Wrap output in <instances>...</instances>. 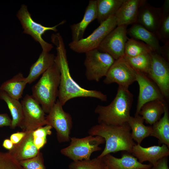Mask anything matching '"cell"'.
I'll use <instances>...</instances> for the list:
<instances>
[{"label":"cell","instance_id":"cell-19","mask_svg":"<svg viewBox=\"0 0 169 169\" xmlns=\"http://www.w3.org/2000/svg\"><path fill=\"white\" fill-rule=\"evenodd\" d=\"M40 151L35 145L32 132L27 133L18 143L14 145L13 148L7 151L18 161L32 158Z\"/></svg>","mask_w":169,"mask_h":169},{"label":"cell","instance_id":"cell-7","mask_svg":"<svg viewBox=\"0 0 169 169\" xmlns=\"http://www.w3.org/2000/svg\"><path fill=\"white\" fill-rule=\"evenodd\" d=\"M16 16L23 29V33L31 36L36 41L39 43L42 49V51L46 52H49L53 46L52 44L49 43L43 39L42 35L49 30L57 32V28L66 22L65 20H63L57 25L52 27L44 26L33 20L28 10L27 6L23 4L21 5Z\"/></svg>","mask_w":169,"mask_h":169},{"label":"cell","instance_id":"cell-27","mask_svg":"<svg viewBox=\"0 0 169 169\" xmlns=\"http://www.w3.org/2000/svg\"><path fill=\"white\" fill-rule=\"evenodd\" d=\"M142 116L138 115L131 116L127 122L132 131L131 137L138 144L140 145L145 138L150 136L152 131V126H146Z\"/></svg>","mask_w":169,"mask_h":169},{"label":"cell","instance_id":"cell-5","mask_svg":"<svg viewBox=\"0 0 169 169\" xmlns=\"http://www.w3.org/2000/svg\"><path fill=\"white\" fill-rule=\"evenodd\" d=\"M70 141L69 145L60 151L73 161L90 160L91 154L101 151V148L99 146L105 142L104 139L100 136L90 135L82 138L70 137Z\"/></svg>","mask_w":169,"mask_h":169},{"label":"cell","instance_id":"cell-2","mask_svg":"<svg viewBox=\"0 0 169 169\" xmlns=\"http://www.w3.org/2000/svg\"><path fill=\"white\" fill-rule=\"evenodd\" d=\"M131 128L127 122L119 125L99 124L88 130L89 135L103 138L105 145L101 153L97 157L102 158L111 153L125 151L131 153L136 144L131 136Z\"/></svg>","mask_w":169,"mask_h":169},{"label":"cell","instance_id":"cell-15","mask_svg":"<svg viewBox=\"0 0 169 169\" xmlns=\"http://www.w3.org/2000/svg\"><path fill=\"white\" fill-rule=\"evenodd\" d=\"M161 18L160 8L153 7L144 0L139 9L137 23L156 34Z\"/></svg>","mask_w":169,"mask_h":169},{"label":"cell","instance_id":"cell-11","mask_svg":"<svg viewBox=\"0 0 169 169\" xmlns=\"http://www.w3.org/2000/svg\"><path fill=\"white\" fill-rule=\"evenodd\" d=\"M151 64L147 76L157 85L165 99L169 97V65L161 56L153 51L150 52Z\"/></svg>","mask_w":169,"mask_h":169},{"label":"cell","instance_id":"cell-31","mask_svg":"<svg viewBox=\"0 0 169 169\" xmlns=\"http://www.w3.org/2000/svg\"><path fill=\"white\" fill-rule=\"evenodd\" d=\"M152 51V49L143 42L128 38L125 44L124 56L134 57Z\"/></svg>","mask_w":169,"mask_h":169},{"label":"cell","instance_id":"cell-39","mask_svg":"<svg viewBox=\"0 0 169 169\" xmlns=\"http://www.w3.org/2000/svg\"><path fill=\"white\" fill-rule=\"evenodd\" d=\"M12 119L7 113L0 114V127L11 125Z\"/></svg>","mask_w":169,"mask_h":169},{"label":"cell","instance_id":"cell-23","mask_svg":"<svg viewBox=\"0 0 169 169\" xmlns=\"http://www.w3.org/2000/svg\"><path fill=\"white\" fill-rule=\"evenodd\" d=\"M27 83L21 72H19L12 78L3 82L0 90L4 91L11 97L19 100L23 95Z\"/></svg>","mask_w":169,"mask_h":169},{"label":"cell","instance_id":"cell-33","mask_svg":"<svg viewBox=\"0 0 169 169\" xmlns=\"http://www.w3.org/2000/svg\"><path fill=\"white\" fill-rule=\"evenodd\" d=\"M53 128L49 125L40 126L32 131L34 143L38 149L43 147L47 142V137L52 134Z\"/></svg>","mask_w":169,"mask_h":169},{"label":"cell","instance_id":"cell-22","mask_svg":"<svg viewBox=\"0 0 169 169\" xmlns=\"http://www.w3.org/2000/svg\"><path fill=\"white\" fill-rule=\"evenodd\" d=\"M55 56L49 52L42 51L37 60L31 66L29 74L25 77L27 84L35 81L54 63Z\"/></svg>","mask_w":169,"mask_h":169},{"label":"cell","instance_id":"cell-28","mask_svg":"<svg viewBox=\"0 0 169 169\" xmlns=\"http://www.w3.org/2000/svg\"><path fill=\"white\" fill-rule=\"evenodd\" d=\"M125 0H97V20L100 24L115 15Z\"/></svg>","mask_w":169,"mask_h":169},{"label":"cell","instance_id":"cell-29","mask_svg":"<svg viewBox=\"0 0 169 169\" xmlns=\"http://www.w3.org/2000/svg\"><path fill=\"white\" fill-rule=\"evenodd\" d=\"M160 9L161 18L156 35L165 44L169 42V0H165Z\"/></svg>","mask_w":169,"mask_h":169},{"label":"cell","instance_id":"cell-13","mask_svg":"<svg viewBox=\"0 0 169 169\" xmlns=\"http://www.w3.org/2000/svg\"><path fill=\"white\" fill-rule=\"evenodd\" d=\"M127 26H117L101 42L98 49L108 54L115 60L124 56L127 36Z\"/></svg>","mask_w":169,"mask_h":169},{"label":"cell","instance_id":"cell-18","mask_svg":"<svg viewBox=\"0 0 169 169\" xmlns=\"http://www.w3.org/2000/svg\"><path fill=\"white\" fill-rule=\"evenodd\" d=\"M144 0H125L115 14L117 26L137 23L139 8Z\"/></svg>","mask_w":169,"mask_h":169},{"label":"cell","instance_id":"cell-32","mask_svg":"<svg viewBox=\"0 0 169 169\" xmlns=\"http://www.w3.org/2000/svg\"><path fill=\"white\" fill-rule=\"evenodd\" d=\"M69 169H108L102 158L95 157L89 160L73 161L69 166Z\"/></svg>","mask_w":169,"mask_h":169},{"label":"cell","instance_id":"cell-1","mask_svg":"<svg viewBox=\"0 0 169 169\" xmlns=\"http://www.w3.org/2000/svg\"><path fill=\"white\" fill-rule=\"evenodd\" d=\"M51 38L52 42L56 47L57 55L54 62L60 72L58 100L61 105L63 106L68 100L77 97L93 98L102 101H106L107 96L106 95L99 91L84 89L74 80L70 74L66 50L61 36L59 33L53 34Z\"/></svg>","mask_w":169,"mask_h":169},{"label":"cell","instance_id":"cell-14","mask_svg":"<svg viewBox=\"0 0 169 169\" xmlns=\"http://www.w3.org/2000/svg\"><path fill=\"white\" fill-rule=\"evenodd\" d=\"M136 81L139 85V92L135 115H138L142 107L148 102L155 100L165 101L157 85L146 75L136 71Z\"/></svg>","mask_w":169,"mask_h":169},{"label":"cell","instance_id":"cell-17","mask_svg":"<svg viewBox=\"0 0 169 169\" xmlns=\"http://www.w3.org/2000/svg\"><path fill=\"white\" fill-rule=\"evenodd\" d=\"M102 158L108 169H148L152 166L151 164L140 163L134 156L127 152L122 154L120 158L110 154Z\"/></svg>","mask_w":169,"mask_h":169},{"label":"cell","instance_id":"cell-41","mask_svg":"<svg viewBox=\"0 0 169 169\" xmlns=\"http://www.w3.org/2000/svg\"></svg>","mask_w":169,"mask_h":169},{"label":"cell","instance_id":"cell-8","mask_svg":"<svg viewBox=\"0 0 169 169\" xmlns=\"http://www.w3.org/2000/svg\"><path fill=\"white\" fill-rule=\"evenodd\" d=\"M85 54L84 64L86 68L85 75L89 81L97 82L105 76L115 60L110 55L97 49Z\"/></svg>","mask_w":169,"mask_h":169},{"label":"cell","instance_id":"cell-36","mask_svg":"<svg viewBox=\"0 0 169 169\" xmlns=\"http://www.w3.org/2000/svg\"><path fill=\"white\" fill-rule=\"evenodd\" d=\"M148 169H169L168 156L162 158L159 160L154 165Z\"/></svg>","mask_w":169,"mask_h":169},{"label":"cell","instance_id":"cell-24","mask_svg":"<svg viewBox=\"0 0 169 169\" xmlns=\"http://www.w3.org/2000/svg\"><path fill=\"white\" fill-rule=\"evenodd\" d=\"M165 102L159 100L148 102L142 107L138 115L142 116L146 124L151 126L159 120L164 114Z\"/></svg>","mask_w":169,"mask_h":169},{"label":"cell","instance_id":"cell-6","mask_svg":"<svg viewBox=\"0 0 169 169\" xmlns=\"http://www.w3.org/2000/svg\"><path fill=\"white\" fill-rule=\"evenodd\" d=\"M117 26L115 15H113L100 24V25L89 36L69 44L71 49L79 53L98 49L106 37Z\"/></svg>","mask_w":169,"mask_h":169},{"label":"cell","instance_id":"cell-9","mask_svg":"<svg viewBox=\"0 0 169 169\" xmlns=\"http://www.w3.org/2000/svg\"><path fill=\"white\" fill-rule=\"evenodd\" d=\"M46 125L55 130L59 143L70 141V135L73 127L72 118L69 113L64 110L58 99L46 116Z\"/></svg>","mask_w":169,"mask_h":169},{"label":"cell","instance_id":"cell-26","mask_svg":"<svg viewBox=\"0 0 169 169\" xmlns=\"http://www.w3.org/2000/svg\"><path fill=\"white\" fill-rule=\"evenodd\" d=\"M0 100L6 103L12 116L11 129L20 127L23 119V107L19 100L14 99L3 91L0 90Z\"/></svg>","mask_w":169,"mask_h":169},{"label":"cell","instance_id":"cell-37","mask_svg":"<svg viewBox=\"0 0 169 169\" xmlns=\"http://www.w3.org/2000/svg\"><path fill=\"white\" fill-rule=\"evenodd\" d=\"M27 132L22 131L18 132L11 134L10 137V139L14 145L19 142L25 136Z\"/></svg>","mask_w":169,"mask_h":169},{"label":"cell","instance_id":"cell-20","mask_svg":"<svg viewBox=\"0 0 169 169\" xmlns=\"http://www.w3.org/2000/svg\"><path fill=\"white\" fill-rule=\"evenodd\" d=\"M96 0H90L86 7L83 18L79 23L70 26L72 41L76 42L83 38L88 25L97 18Z\"/></svg>","mask_w":169,"mask_h":169},{"label":"cell","instance_id":"cell-35","mask_svg":"<svg viewBox=\"0 0 169 169\" xmlns=\"http://www.w3.org/2000/svg\"><path fill=\"white\" fill-rule=\"evenodd\" d=\"M0 169H24L8 152L0 151Z\"/></svg>","mask_w":169,"mask_h":169},{"label":"cell","instance_id":"cell-10","mask_svg":"<svg viewBox=\"0 0 169 169\" xmlns=\"http://www.w3.org/2000/svg\"><path fill=\"white\" fill-rule=\"evenodd\" d=\"M23 119L20 127L23 131L32 132L46 125L45 113L32 95L26 94L21 101Z\"/></svg>","mask_w":169,"mask_h":169},{"label":"cell","instance_id":"cell-25","mask_svg":"<svg viewBox=\"0 0 169 169\" xmlns=\"http://www.w3.org/2000/svg\"><path fill=\"white\" fill-rule=\"evenodd\" d=\"M162 117L153 124L150 136L158 139L159 142L169 147V112L167 104L164 103Z\"/></svg>","mask_w":169,"mask_h":169},{"label":"cell","instance_id":"cell-4","mask_svg":"<svg viewBox=\"0 0 169 169\" xmlns=\"http://www.w3.org/2000/svg\"><path fill=\"white\" fill-rule=\"evenodd\" d=\"M60 78L59 69L54 62L32 88V95L45 113L49 112L56 101Z\"/></svg>","mask_w":169,"mask_h":169},{"label":"cell","instance_id":"cell-16","mask_svg":"<svg viewBox=\"0 0 169 169\" xmlns=\"http://www.w3.org/2000/svg\"><path fill=\"white\" fill-rule=\"evenodd\" d=\"M131 153L143 163L148 161L153 166L160 159L169 155V148L164 144L161 146H153L147 147H143L140 144H136L133 147Z\"/></svg>","mask_w":169,"mask_h":169},{"label":"cell","instance_id":"cell-30","mask_svg":"<svg viewBox=\"0 0 169 169\" xmlns=\"http://www.w3.org/2000/svg\"><path fill=\"white\" fill-rule=\"evenodd\" d=\"M135 70L147 75L150 69L151 57L150 53H146L134 57L124 56Z\"/></svg>","mask_w":169,"mask_h":169},{"label":"cell","instance_id":"cell-40","mask_svg":"<svg viewBox=\"0 0 169 169\" xmlns=\"http://www.w3.org/2000/svg\"><path fill=\"white\" fill-rule=\"evenodd\" d=\"M2 146L4 148L9 151L13 148L14 144L10 139H7L3 141Z\"/></svg>","mask_w":169,"mask_h":169},{"label":"cell","instance_id":"cell-3","mask_svg":"<svg viewBox=\"0 0 169 169\" xmlns=\"http://www.w3.org/2000/svg\"><path fill=\"white\" fill-rule=\"evenodd\" d=\"M133 95L128 88L119 86L116 95L108 105H98L94 112L99 124L119 125L127 122L130 116Z\"/></svg>","mask_w":169,"mask_h":169},{"label":"cell","instance_id":"cell-34","mask_svg":"<svg viewBox=\"0 0 169 169\" xmlns=\"http://www.w3.org/2000/svg\"><path fill=\"white\" fill-rule=\"evenodd\" d=\"M24 169H46L42 152L40 151L35 156L18 161Z\"/></svg>","mask_w":169,"mask_h":169},{"label":"cell","instance_id":"cell-21","mask_svg":"<svg viewBox=\"0 0 169 169\" xmlns=\"http://www.w3.org/2000/svg\"><path fill=\"white\" fill-rule=\"evenodd\" d=\"M127 34L131 38L141 40L147 45L152 50L160 54L159 39L154 33L148 30L140 24H132L127 30Z\"/></svg>","mask_w":169,"mask_h":169},{"label":"cell","instance_id":"cell-38","mask_svg":"<svg viewBox=\"0 0 169 169\" xmlns=\"http://www.w3.org/2000/svg\"><path fill=\"white\" fill-rule=\"evenodd\" d=\"M160 55L166 61L169 62V42H167L160 49Z\"/></svg>","mask_w":169,"mask_h":169},{"label":"cell","instance_id":"cell-12","mask_svg":"<svg viewBox=\"0 0 169 169\" xmlns=\"http://www.w3.org/2000/svg\"><path fill=\"white\" fill-rule=\"evenodd\" d=\"M135 81L136 71L123 56L115 60L109 69L103 82L106 84L115 83L119 86L128 88Z\"/></svg>","mask_w":169,"mask_h":169}]
</instances>
